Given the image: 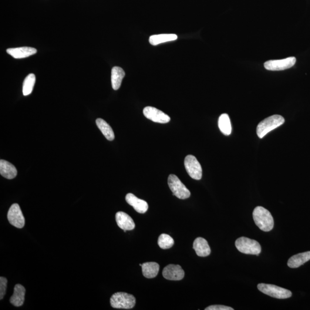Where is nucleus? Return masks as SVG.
I'll use <instances>...</instances> for the list:
<instances>
[{
    "mask_svg": "<svg viewBox=\"0 0 310 310\" xmlns=\"http://www.w3.org/2000/svg\"><path fill=\"white\" fill-rule=\"evenodd\" d=\"M253 218L256 225L262 231L269 232L274 228V218L270 212L263 207H256L253 213Z\"/></svg>",
    "mask_w": 310,
    "mask_h": 310,
    "instance_id": "f257e3e1",
    "label": "nucleus"
},
{
    "mask_svg": "<svg viewBox=\"0 0 310 310\" xmlns=\"http://www.w3.org/2000/svg\"><path fill=\"white\" fill-rule=\"evenodd\" d=\"M284 122V117L282 116L274 115L267 118L258 124L256 130L258 136L262 139L266 134L281 126Z\"/></svg>",
    "mask_w": 310,
    "mask_h": 310,
    "instance_id": "f03ea898",
    "label": "nucleus"
},
{
    "mask_svg": "<svg viewBox=\"0 0 310 310\" xmlns=\"http://www.w3.org/2000/svg\"><path fill=\"white\" fill-rule=\"evenodd\" d=\"M110 302L114 309H131L136 305V298L126 292H117L111 297Z\"/></svg>",
    "mask_w": 310,
    "mask_h": 310,
    "instance_id": "7ed1b4c3",
    "label": "nucleus"
},
{
    "mask_svg": "<svg viewBox=\"0 0 310 310\" xmlns=\"http://www.w3.org/2000/svg\"><path fill=\"white\" fill-rule=\"evenodd\" d=\"M235 245L238 251L244 254L258 256L261 251V246L257 241L247 237L238 238Z\"/></svg>",
    "mask_w": 310,
    "mask_h": 310,
    "instance_id": "20e7f679",
    "label": "nucleus"
},
{
    "mask_svg": "<svg viewBox=\"0 0 310 310\" xmlns=\"http://www.w3.org/2000/svg\"><path fill=\"white\" fill-rule=\"evenodd\" d=\"M168 184L173 195L179 199L185 200L190 197V191L176 175L171 174L168 177Z\"/></svg>",
    "mask_w": 310,
    "mask_h": 310,
    "instance_id": "39448f33",
    "label": "nucleus"
},
{
    "mask_svg": "<svg viewBox=\"0 0 310 310\" xmlns=\"http://www.w3.org/2000/svg\"><path fill=\"white\" fill-rule=\"evenodd\" d=\"M258 288L259 291L264 294L276 299H287L292 296V292L290 291L275 285L261 283L258 284Z\"/></svg>",
    "mask_w": 310,
    "mask_h": 310,
    "instance_id": "423d86ee",
    "label": "nucleus"
},
{
    "mask_svg": "<svg viewBox=\"0 0 310 310\" xmlns=\"http://www.w3.org/2000/svg\"><path fill=\"white\" fill-rule=\"evenodd\" d=\"M184 166L188 175L195 180H201L202 169L200 162L193 155H188L184 159Z\"/></svg>",
    "mask_w": 310,
    "mask_h": 310,
    "instance_id": "0eeeda50",
    "label": "nucleus"
},
{
    "mask_svg": "<svg viewBox=\"0 0 310 310\" xmlns=\"http://www.w3.org/2000/svg\"><path fill=\"white\" fill-rule=\"evenodd\" d=\"M7 217L9 223L13 227L19 229L25 227V218L18 204H14L11 206L9 209Z\"/></svg>",
    "mask_w": 310,
    "mask_h": 310,
    "instance_id": "6e6552de",
    "label": "nucleus"
},
{
    "mask_svg": "<svg viewBox=\"0 0 310 310\" xmlns=\"http://www.w3.org/2000/svg\"><path fill=\"white\" fill-rule=\"evenodd\" d=\"M296 59L295 57L281 60H271L264 63L265 69L270 71H281L291 68L295 65Z\"/></svg>",
    "mask_w": 310,
    "mask_h": 310,
    "instance_id": "1a4fd4ad",
    "label": "nucleus"
},
{
    "mask_svg": "<svg viewBox=\"0 0 310 310\" xmlns=\"http://www.w3.org/2000/svg\"><path fill=\"white\" fill-rule=\"evenodd\" d=\"M143 114L147 119L154 121L155 123L166 124L170 121V117L162 111L155 108L154 107L147 106L143 110Z\"/></svg>",
    "mask_w": 310,
    "mask_h": 310,
    "instance_id": "9d476101",
    "label": "nucleus"
},
{
    "mask_svg": "<svg viewBox=\"0 0 310 310\" xmlns=\"http://www.w3.org/2000/svg\"><path fill=\"white\" fill-rule=\"evenodd\" d=\"M163 276L169 281H181L184 278V272L180 265L170 264L164 268Z\"/></svg>",
    "mask_w": 310,
    "mask_h": 310,
    "instance_id": "9b49d317",
    "label": "nucleus"
},
{
    "mask_svg": "<svg viewBox=\"0 0 310 310\" xmlns=\"http://www.w3.org/2000/svg\"><path fill=\"white\" fill-rule=\"evenodd\" d=\"M117 225L123 231H132L135 228V224L129 215L124 212H117L116 214Z\"/></svg>",
    "mask_w": 310,
    "mask_h": 310,
    "instance_id": "f8f14e48",
    "label": "nucleus"
},
{
    "mask_svg": "<svg viewBox=\"0 0 310 310\" xmlns=\"http://www.w3.org/2000/svg\"><path fill=\"white\" fill-rule=\"evenodd\" d=\"M127 203L134 208L138 213L144 214L148 210V205L146 201L138 198L132 193L128 194L126 198Z\"/></svg>",
    "mask_w": 310,
    "mask_h": 310,
    "instance_id": "ddd939ff",
    "label": "nucleus"
},
{
    "mask_svg": "<svg viewBox=\"0 0 310 310\" xmlns=\"http://www.w3.org/2000/svg\"><path fill=\"white\" fill-rule=\"evenodd\" d=\"M6 52L15 59H22L35 54L37 50L29 47H18V48L8 49Z\"/></svg>",
    "mask_w": 310,
    "mask_h": 310,
    "instance_id": "4468645a",
    "label": "nucleus"
},
{
    "mask_svg": "<svg viewBox=\"0 0 310 310\" xmlns=\"http://www.w3.org/2000/svg\"><path fill=\"white\" fill-rule=\"evenodd\" d=\"M193 249L197 255L200 257H207L210 255L211 249L209 245L204 238L198 237L195 239L193 243Z\"/></svg>",
    "mask_w": 310,
    "mask_h": 310,
    "instance_id": "2eb2a0df",
    "label": "nucleus"
},
{
    "mask_svg": "<svg viewBox=\"0 0 310 310\" xmlns=\"http://www.w3.org/2000/svg\"><path fill=\"white\" fill-rule=\"evenodd\" d=\"M0 174L8 180H12L17 176L18 171L12 164L1 159L0 160Z\"/></svg>",
    "mask_w": 310,
    "mask_h": 310,
    "instance_id": "dca6fc26",
    "label": "nucleus"
},
{
    "mask_svg": "<svg viewBox=\"0 0 310 310\" xmlns=\"http://www.w3.org/2000/svg\"><path fill=\"white\" fill-rule=\"evenodd\" d=\"M310 260V251L301 253L292 256L288 261V266L289 268H296L301 267Z\"/></svg>",
    "mask_w": 310,
    "mask_h": 310,
    "instance_id": "f3484780",
    "label": "nucleus"
},
{
    "mask_svg": "<svg viewBox=\"0 0 310 310\" xmlns=\"http://www.w3.org/2000/svg\"><path fill=\"white\" fill-rule=\"evenodd\" d=\"M26 289L21 284H16L10 302L16 307L22 306L25 302Z\"/></svg>",
    "mask_w": 310,
    "mask_h": 310,
    "instance_id": "a211bd4d",
    "label": "nucleus"
},
{
    "mask_svg": "<svg viewBox=\"0 0 310 310\" xmlns=\"http://www.w3.org/2000/svg\"><path fill=\"white\" fill-rule=\"evenodd\" d=\"M145 278L152 279L156 277L159 273L160 266L155 262H145L141 265Z\"/></svg>",
    "mask_w": 310,
    "mask_h": 310,
    "instance_id": "6ab92c4d",
    "label": "nucleus"
},
{
    "mask_svg": "<svg viewBox=\"0 0 310 310\" xmlns=\"http://www.w3.org/2000/svg\"><path fill=\"white\" fill-rule=\"evenodd\" d=\"M125 75L126 73L122 68L117 66L113 67L112 70L111 80H112V85L114 90L119 89Z\"/></svg>",
    "mask_w": 310,
    "mask_h": 310,
    "instance_id": "aec40b11",
    "label": "nucleus"
},
{
    "mask_svg": "<svg viewBox=\"0 0 310 310\" xmlns=\"http://www.w3.org/2000/svg\"><path fill=\"white\" fill-rule=\"evenodd\" d=\"M178 39V36L176 34H160L154 35L151 36L150 38L149 41L151 45L153 46H157L160 44L166 43L168 42L174 41Z\"/></svg>",
    "mask_w": 310,
    "mask_h": 310,
    "instance_id": "412c9836",
    "label": "nucleus"
},
{
    "mask_svg": "<svg viewBox=\"0 0 310 310\" xmlns=\"http://www.w3.org/2000/svg\"><path fill=\"white\" fill-rule=\"evenodd\" d=\"M96 124L107 140L113 141L114 139V134L112 128L105 120L102 119H97Z\"/></svg>",
    "mask_w": 310,
    "mask_h": 310,
    "instance_id": "4be33fe9",
    "label": "nucleus"
},
{
    "mask_svg": "<svg viewBox=\"0 0 310 310\" xmlns=\"http://www.w3.org/2000/svg\"><path fill=\"white\" fill-rule=\"evenodd\" d=\"M218 127L221 132L225 136H229L232 133V126L228 114H221L218 120Z\"/></svg>",
    "mask_w": 310,
    "mask_h": 310,
    "instance_id": "5701e85b",
    "label": "nucleus"
},
{
    "mask_svg": "<svg viewBox=\"0 0 310 310\" xmlns=\"http://www.w3.org/2000/svg\"><path fill=\"white\" fill-rule=\"evenodd\" d=\"M36 81V77L34 74H30L24 80L23 85V95L26 96L31 94L33 87Z\"/></svg>",
    "mask_w": 310,
    "mask_h": 310,
    "instance_id": "b1692460",
    "label": "nucleus"
},
{
    "mask_svg": "<svg viewBox=\"0 0 310 310\" xmlns=\"http://www.w3.org/2000/svg\"><path fill=\"white\" fill-rule=\"evenodd\" d=\"M174 244V239L170 235L161 234L158 239V245L160 248L163 249H170L173 247Z\"/></svg>",
    "mask_w": 310,
    "mask_h": 310,
    "instance_id": "393cba45",
    "label": "nucleus"
},
{
    "mask_svg": "<svg viewBox=\"0 0 310 310\" xmlns=\"http://www.w3.org/2000/svg\"><path fill=\"white\" fill-rule=\"evenodd\" d=\"M8 281L5 278L0 277V300L4 298L7 287Z\"/></svg>",
    "mask_w": 310,
    "mask_h": 310,
    "instance_id": "a878e982",
    "label": "nucleus"
},
{
    "mask_svg": "<svg viewBox=\"0 0 310 310\" xmlns=\"http://www.w3.org/2000/svg\"><path fill=\"white\" fill-rule=\"evenodd\" d=\"M231 307L222 305H213L207 307L205 310H233Z\"/></svg>",
    "mask_w": 310,
    "mask_h": 310,
    "instance_id": "bb28decb",
    "label": "nucleus"
},
{
    "mask_svg": "<svg viewBox=\"0 0 310 310\" xmlns=\"http://www.w3.org/2000/svg\"><path fill=\"white\" fill-rule=\"evenodd\" d=\"M139 265H140L141 266V265H142V264H140Z\"/></svg>",
    "mask_w": 310,
    "mask_h": 310,
    "instance_id": "cd10ccee",
    "label": "nucleus"
}]
</instances>
